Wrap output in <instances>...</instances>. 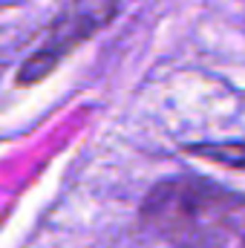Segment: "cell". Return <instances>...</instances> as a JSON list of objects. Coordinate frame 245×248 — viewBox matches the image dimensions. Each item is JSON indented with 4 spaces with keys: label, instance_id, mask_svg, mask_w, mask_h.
Returning <instances> with one entry per match:
<instances>
[{
    "label": "cell",
    "instance_id": "obj_1",
    "mask_svg": "<svg viewBox=\"0 0 245 248\" xmlns=\"http://www.w3.org/2000/svg\"><path fill=\"white\" fill-rule=\"evenodd\" d=\"M141 219L173 248H245V196L199 176L153 185Z\"/></svg>",
    "mask_w": 245,
    "mask_h": 248
},
{
    "label": "cell",
    "instance_id": "obj_2",
    "mask_svg": "<svg viewBox=\"0 0 245 248\" xmlns=\"http://www.w3.org/2000/svg\"><path fill=\"white\" fill-rule=\"evenodd\" d=\"M119 6L122 0H75L69 9H63L52 20V26L44 32L38 46L23 58L17 81L35 84L44 75H49L72 49H78L92 35H98L119 15Z\"/></svg>",
    "mask_w": 245,
    "mask_h": 248
},
{
    "label": "cell",
    "instance_id": "obj_3",
    "mask_svg": "<svg viewBox=\"0 0 245 248\" xmlns=\"http://www.w3.org/2000/svg\"><path fill=\"white\" fill-rule=\"evenodd\" d=\"M187 153L211 162V165H219V168H228V170H240L245 173V141H216V144H193L187 147Z\"/></svg>",
    "mask_w": 245,
    "mask_h": 248
}]
</instances>
